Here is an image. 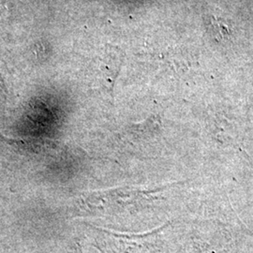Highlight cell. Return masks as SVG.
Here are the masks:
<instances>
[{
  "label": "cell",
  "instance_id": "1",
  "mask_svg": "<svg viewBox=\"0 0 253 253\" xmlns=\"http://www.w3.org/2000/svg\"><path fill=\"white\" fill-rule=\"evenodd\" d=\"M205 24L210 36L217 42L227 41L232 35V28L224 19L215 15H208L205 18Z\"/></svg>",
  "mask_w": 253,
  "mask_h": 253
}]
</instances>
